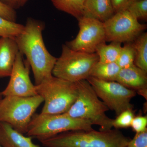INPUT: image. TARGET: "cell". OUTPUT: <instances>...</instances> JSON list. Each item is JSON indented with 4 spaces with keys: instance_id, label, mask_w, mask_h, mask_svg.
Returning <instances> with one entry per match:
<instances>
[{
    "instance_id": "cell-1",
    "label": "cell",
    "mask_w": 147,
    "mask_h": 147,
    "mask_svg": "<svg viewBox=\"0 0 147 147\" xmlns=\"http://www.w3.org/2000/svg\"><path fill=\"white\" fill-rule=\"evenodd\" d=\"M45 25L41 21L29 18L23 32L15 38L18 50L25 55L33 73L35 86L53 75L57 58L45 47L42 32Z\"/></svg>"
},
{
    "instance_id": "cell-2",
    "label": "cell",
    "mask_w": 147,
    "mask_h": 147,
    "mask_svg": "<svg viewBox=\"0 0 147 147\" xmlns=\"http://www.w3.org/2000/svg\"><path fill=\"white\" fill-rule=\"evenodd\" d=\"M130 139L118 129L73 130L39 141L45 147H126Z\"/></svg>"
},
{
    "instance_id": "cell-3",
    "label": "cell",
    "mask_w": 147,
    "mask_h": 147,
    "mask_svg": "<svg viewBox=\"0 0 147 147\" xmlns=\"http://www.w3.org/2000/svg\"><path fill=\"white\" fill-rule=\"evenodd\" d=\"M76 83L77 98L65 114L74 118L88 121L92 125L99 126L100 131L112 129L113 119L106 114L109 108L97 96L90 83L87 80Z\"/></svg>"
},
{
    "instance_id": "cell-4",
    "label": "cell",
    "mask_w": 147,
    "mask_h": 147,
    "mask_svg": "<svg viewBox=\"0 0 147 147\" xmlns=\"http://www.w3.org/2000/svg\"><path fill=\"white\" fill-rule=\"evenodd\" d=\"M38 95L43 98L41 114L57 115L67 113L76 100L78 88L76 83L52 75L35 86Z\"/></svg>"
},
{
    "instance_id": "cell-5",
    "label": "cell",
    "mask_w": 147,
    "mask_h": 147,
    "mask_svg": "<svg viewBox=\"0 0 147 147\" xmlns=\"http://www.w3.org/2000/svg\"><path fill=\"white\" fill-rule=\"evenodd\" d=\"M92 125L88 121L74 118L65 113H40L33 116L26 134L40 141L66 131L91 130L93 129Z\"/></svg>"
},
{
    "instance_id": "cell-6",
    "label": "cell",
    "mask_w": 147,
    "mask_h": 147,
    "mask_svg": "<svg viewBox=\"0 0 147 147\" xmlns=\"http://www.w3.org/2000/svg\"><path fill=\"white\" fill-rule=\"evenodd\" d=\"M98 61L99 58L96 53L74 51L63 45L61 55L57 59L52 74L73 83L87 80Z\"/></svg>"
},
{
    "instance_id": "cell-7",
    "label": "cell",
    "mask_w": 147,
    "mask_h": 147,
    "mask_svg": "<svg viewBox=\"0 0 147 147\" xmlns=\"http://www.w3.org/2000/svg\"><path fill=\"white\" fill-rule=\"evenodd\" d=\"M43 102L39 95L4 96L0 102V122L8 124L18 132L26 134L35 112Z\"/></svg>"
},
{
    "instance_id": "cell-8",
    "label": "cell",
    "mask_w": 147,
    "mask_h": 147,
    "mask_svg": "<svg viewBox=\"0 0 147 147\" xmlns=\"http://www.w3.org/2000/svg\"><path fill=\"white\" fill-rule=\"evenodd\" d=\"M98 98L117 116L128 109H133L131 100L137 92L115 81H106L90 76L87 79Z\"/></svg>"
},
{
    "instance_id": "cell-9",
    "label": "cell",
    "mask_w": 147,
    "mask_h": 147,
    "mask_svg": "<svg viewBox=\"0 0 147 147\" xmlns=\"http://www.w3.org/2000/svg\"><path fill=\"white\" fill-rule=\"evenodd\" d=\"M103 25L105 41L121 43L133 42L147 28L127 10L116 12Z\"/></svg>"
},
{
    "instance_id": "cell-10",
    "label": "cell",
    "mask_w": 147,
    "mask_h": 147,
    "mask_svg": "<svg viewBox=\"0 0 147 147\" xmlns=\"http://www.w3.org/2000/svg\"><path fill=\"white\" fill-rule=\"evenodd\" d=\"M77 20L79 22V33L74 39L66 42L65 45L74 51L95 53L98 45L105 41L103 23L83 16Z\"/></svg>"
},
{
    "instance_id": "cell-11",
    "label": "cell",
    "mask_w": 147,
    "mask_h": 147,
    "mask_svg": "<svg viewBox=\"0 0 147 147\" xmlns=\"http://www.w3.org/2000/svg\"><path fill=\"white\" fill-rule=\"evenodd\" d=\"M23 54L19 51L16 56L10 80L5 89L1 92L3 96H14L30 97L38 95L35 85L32 83L30 77V66Z\"/></svg>"
},
{
    "instance_id": "cell-12",
    "label": "cell",
    "mask_w": 147,
    "mask_h": 147,
    "mask_svg": "<svg viewBox=\"0 0 147 147\" xmlns=\"http://www.w3.org/2000/svg\"><path fill=\"white\" fill-rule=\"evenodd\" d=\"M19 51L15 38H0V78L10 76Z\"/></svg>"
},
{
    "instance_id": "cell-13",
    "label": "cell",
    "mask_w": 147,
    "mask_h": 147,
    "mask_svg": "<svg viewBox=\"0 0 147 147\" xmlns=\"http://www.w3.org/2000/svg\"><path fill=\"white\" fill-rule=\"evenodd\" d=\"M115 82L137 92L147 88V72L134 64L121 69Z\"/></svg>"
},
{
    "instance_id": "cell-14",
    "label": "cell",
    "mask_w": 147,
    "mask_h": 147,
    "mask_svg": "<svg viewBox=\"0 0 147 147\" xmlns=\"http://www.w3.org/2000/svg\"><path fill=\"white\" fill-rule=\"evenodd\" d=\"M0 145L2 147H42L34 143L32 137L24 136L3 122H0Z\"/></svg>"
},
{
    "instance_id": "cell-15",
    "label": "cell",
    "mask_w": 147,
    "mask_h": 147,
    "mask_svg": "<svg viewBox=\"0 0 147 147\" xmlns=\"http://www.w3.org/2000/svg\"><path fill=\"white\" fill-rule=\"evenodd\" d=\"M115 13L111 0H86L83 16L104 23Z\"/></svg>"
},
{
    "instance_id": "cell-16",
    "label": "cell",
    "mask_w": 147,
    "mask_h": 147,
    "mask_svg": "<svg viewBox=\"0 0 147 147\" xmlns=\"http://www.w3.org/2000/svg\"><path fill=\"white\" fill-rule=\"evenodd\" d=\"M121 69L116 62L98 61L92 69L90 76L103 81H115Z\"/></svg>"
},
{
    "instance_id": "cell-17",
    "label": "cell",
    "mask_w": 147,
    "mask_h": 147,
    "mask_svg": "<svg viewBox=\"0 0 147 147\" xmlns=\"http://www.w3.org/2000/svg\"><path fill=\"white\" fill-rule=\"evenodd\" d=\"M132 42L135 52L134 64L147 72V33H142Z\"/></svg>"
},
{
    "instance_id": "cell-18",
    "label": "cell",
    "mask_w": 147,
    "mask_h": 147,
    "mask_svg": "<svg viewBox=\"0 0 147 147\" xmlns=\"http://www.w3.org/2000/svg\"><path fill=\"white\" fill-rule=\"evenodd\" d=\"M122 46L121 43L112 42L110 44H106L105 41L98 45L95 53L99 58L98 61L102 63L116 62Z\"/></svg>"
},
{
    "instance_id": "cell-19",
    "label": "cell",
    "mask_w": 147,
    "mask_h": 147,
    "mask_svg": "<svg viewBox=\"0 0 147 147\" xmlns=\"http://www.w3.org/2000/svg\"><path fill=\"white\" fill-rule=\"evenodd\" d=\"M58 10L70 14L78 19L83 16V8L86 0H51Z\"/></svg>"
},
{
    "instance_id": "cell-20",
    "label": "cell",
    "mask_w": 147,
    "mask_h": 147,
    "mask_svg": "<svg viewBox=\"0 0 147 147\" xmlns=\"http://www.w3.org/2000/svg\"><path fill=\"white\" fill-rule=\"evenodd\" d=\"M25 26L0 16V38H15L24 31Z\"/></svg>"
},
{
    "instance_id": "cell-21",
    "label": "cell",
    "mask_w": 147,
    "mask_h": 147,
    "mask_svg": "<svg viewBox=\"0 0 147 147\" xmlns=\"http://www.w3.org/2000/svg\"><path fill=\"white\" fill-rule=\"evenodd\" d=\"M135 52L131 42L126 43L122 47L116 63L121 69L129 67L134 65Z\"/></svg>"
},
{
    "instance_id": "cell-22",
    "label": "cell",
    "mask_w": 147,
    "mask_h": 147,
    "mask_svg": "<svg viewBox=\"0 0 147 147\" xmlns=\"http://www.w3.org/2000/svg\"><path fill=\"white\" fill-rule=\"evenodd\" d=\"M126 10L134 16L137 20L147 21V0H141L133 2L128 6Z\"/></svg>"
},
{
    "instance_id": "cell-23",
    "label": "cell",
    "mask_w": 147,
    "mask_h": 147,
    "mask_svg": "<svg viewBox=\"0 0 147 147\" xmlns=\"http://www.w3.org/2000/svg\"><path fill=\"white\" fill-rule=\"evenodd\" d=\"M134 117L133 109H128L122 112L117 118L113 120V127L116 129L125 128L131 126Z\"/></svg>"
},
{
    "instance_id": "cell-24",
    "label": "cell",
    "mask_w": 147,
    "mask_h": 147,
    "mask_svg": "<svg viewBox=\"0 0 147 147\" xmlns=\"http://www.w3.org/2000/svg\"><path fill=\"white\" fill-rule=\"evenodd\" d=\"M126 147H147V129L136 133L133 139L129 140Z\"/></svg>"
},
{
    "instance_id": "cell-25",
    "label": "cell",
    "mask_w": 147,
    "mask_h": 147,
    "mask_svg": "<svg viewBox=\"0 0 147 147\" xmlns=\"http://www.w3.org/2000/svg\"><path fill=\"white\" fill-rule=\"evenodd\" d=\"M147 116H134L131 122V127L136 133L142 132L147 130Z\"/></svg>"
},
{
    "instance_id": "cell-26",
    "label": "cell",
    "mask_w": 147,
    "mask_h": 147,
    "mask_svg": "<svg viewBox=\"0 0 147 147\" xmlns=\"http://www.w3.org/2000/svg\"><path fill=\"white\" fill-rule=\"evenodd\" d=\"M0 16L9 21L15 22L16 13L15 9L0 2Z\"/></svg>"
},
{
    "instance_id": "cell-27",
    "label": "cell",
    "mask_w": 147,
    "mask_h": 147,
    "mask_svg": "<svg viewBox=\"0 0 147 147\" xmlns=\"http://www.w3.org/2000/svg\"><path fill=\"white\" fill-rule=\"evenodd\" d=\"M115 13L126 10L131 3L130 0H111Z\"/></svg>"
},
{
    "instance_id": "cell-28",
    "label": "cell",
    "mask_w": 147,
    "mask_h": 147,
    "mask_svg": "<svg viewBox=\"0 0 147 147\" xmlns=\"http://www.w3.org/2000/svg\"><path fill=\"white\" fill-rule=\"evenodd\" d=\"M0 2L11 8L14 9H17L16 0H0Z\"/></svg>"
},
{
    "instance_id": "cell-29",
    "label": "cell",
    "mask_w": 147,
    "mask_h": 147,
    "mask_svg": "<svg viewBox=\"0 0 147 147\" xmlns=\"http://www.w3.org/2000/svg\"><path fill=\"white\" fill-rule=\"evenodd\" d=\"M138 94L140 95L143 96L146 100H147V88H146L140 90L136 92Z\"/></svg>"
},
{
    "instance_id": "cell-30",
    "label": "cell",
    "mask_w": 147,
    "mask_h": 147,
    "mask_svg": "<svg viewBox=\"0 0 147 147\" xmlns=\"http://www.w3.org/2000/svg\"><path fill=\"white\" fill-rule=\"evenodd\" d=\"M28 1V0H16L17 8L24 6Z\"/></svg>"
},
{
    "instance_id": "cell-31",
    "label": "cell",
    "mask_w": 147,
    "mask_h": 147,
    "mask_svg": "<svg viewBox=\"0 0 147 147\" xmlns=\"http://www.w3.org/2000/svg\"><path fill=\"white\" fill-rule=\"evenodd\" d=\"M3 95L2 94L1 92H0V102L3 98Z\"/></svg>"
},
{
    "instance_id": "cell-32",
    "label": "cell",
    "mask_w": 147,
    "mask_h": 147,
    "mask_svg": "<svg viewBox=\"0 0 147 147\" xmlns=\"http://www.w3.org/2000/svg\"><path fill=\"white\" fill-rule=\"evenodd\" d=\"M141 1V0H130V2L131 3L133 2L136 1Z\"/></svg>"
},
{
    "instance_id": "cell-33",
    "label": "cell",
    "mask_w": 147,
    "mask_h": 147,
    "mask_svg": "<svg viewBox=\"0 0 147 147\" xmlns=\"http://www.w3.org/2000/svg\"><path fill=\"white\" fill-rule=\"evenodd\" d=\"M0 147H2L1 146V145H0Z\"/></svg>"
}]
</instances>
